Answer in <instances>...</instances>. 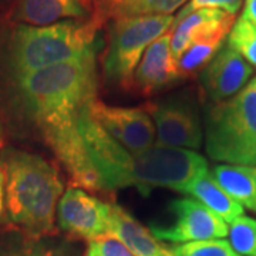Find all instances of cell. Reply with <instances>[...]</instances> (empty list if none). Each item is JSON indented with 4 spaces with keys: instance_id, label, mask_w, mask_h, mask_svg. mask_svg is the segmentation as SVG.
Here are the masks:
<instances>
[{
    "instance_id": "cell-1",
    "label": "cell",
    "mask_w": 256,
    "mask_h": 256,
    "mask_svg": "<svg viewBox=\"0 0 256 256\" xmlns=\"http://www.w3.org/2000/svg\"><path fill=\"white\" fill-rule=\"evenodd\" d=\"M97 53L12 80L18 107L63 165L72 186L90 192H102V185L82 140L80 118L97 98Z\"/></svg>"
},
{
    "instance_id": "cell-2",
    "label": "cell",
    "mask_w": 256,
    "mask_h": 256,
    "mask_svg": "<svg viewBox=\"0 0 256 256\" xmlns=\"http://www.w3.org/2000/svg\"><path fill=\"white\" fill-rule=\"evenodd\" d=\"M80 131L104 192L132 186L142 196L156 188L184 194L196 176L208 171L206 160L191 150L156 144L142 152H130L92 120L90 106L82 114Z\"/></svg>"
},
{
    "instance_id": "cell-3",
    "label": "cell",
    "mask_w": 256,
    "mask_h": 256,
    "mask_svg": "<svg viewBox=\"0 0 256 256\" xmlns=\"http://www.w3.org/2000/svg\"><path fill=\"white\" fill-rule=\"evenodd\" d=\"M3 202L8 224L30 236H53L57 205L64 194L57 166L16 146L0 148Z\"/></svg>"
},
{
    "instance_id": "cell-4",
    "label": "cell",
    "mask_w": 256,
    "mask_h": 256,
    "mask_svg": "<svg viewBox=\"0 0 256 256\" xmlns=\"http://www.w3.org/2000/svg\"><path fill=\"white\" fill-rule=\"evenodd\" d=\"M102 24L94 18L67 20L50 26L14 24L3 44L2 58L10 82L70 62L101 47Z\"/></svg>"
},
{
    "instance_id": "cell-5",
    "label": "cell",
    "mask_w": 256,
    "mask_h": 256,
    "mask_svg": "<svg viewBox=\"0 0 256 256\" xmlns=\"http://www.w3.org/2000/svg\"><path fill=\"white\" fill-rule=\"evenodd\" d=\"M204 142L214 161L256 166V77L229 100L206 106Z\"/></svg>"
},
{
    "instance_id": "cell-6",
    "label": "cell",
    "mask_w": 256,
    "mask_h": 256,
    "mask_svg": "<svg viewBox=\"0 0 256 256\" xmlns=\"http://www.w3.org/2000/svg\"><path fill=\"white\" fill-rule=\"evenodd\" d=\"M175 16H141L108 22L102 56L106 82L124 92L134 88V74L146 50L174 28Z\"/></svg>"
},
{
    "instance_id": "cell-7",
    "label": "cell",
    "mask_w": 256,
    "mask_h": 256,
    "mask_svg": "<svg viewBox=\"0 0 256 256\" xmlns=\"http://www.w3.org/2000/svg\"><path fill=\"white\" fill-rule=\"evenodd\" d=\"M142 107L154 122L158 146L191 151L201 148L204 124L192 92H176Z\"/></svg>"
},
{
    "instance_id": "cell-8",
    "label": "cell",
    "mask_w": 256,
    "mask_h": 256,
    "mask_svg": "<svg viewBox=\"0 0 256 256\" xmlns=\"http://www.w3.org/2000/svg\"><path fill=\"white\" fill-rule=\"evenodd\" d=\"M112 204L77 186H70L62 195L56 222L58 229L72 240H96L111 235Z\"/></svg>"
},
{
    "instance_id": "cell-9",
    "label": "cell",
    "mask_w": 256,
    "mask_h": 256,
    "mask_svg": "<svg viewBox=\"0 0 256 256\" xmlns=\"http://www.w3.org/2000/svg\"><path fill=\"white\" fill-rule=\"evenodd\" d=\"M168 210L172 220L165 225L152 224L150 229L160 242L181 245L228 236V224L194 198L175 200Z\"/></svg>"
},
{
    "instance_id": "cell-10",
    "label": "cell",
    "mask_w": 256,
    "mask_h": 256,
    "mask_svg": "<svg viewBox=\"0 0 256 256\" xmlns=\"http://www.w3.org/2000/svg\"><path fill=\"white\" fill-rule=\"evenodd\" d=\"M92 120L130 152H142L156 146V127L144 107H114L98 98L90 104Z\"/></svg>"
},
{
    "instance_id": "cell-11",
    "label": "cell",
    "mask_w": 256,
    "mask_h": 256,
    "mask_svg": "<svg viewBox=\"0 0 256 256\" xmlns=\"http://www.w3.org/2000/svg\"><path fill=\"white\" fill-rule=\"evenodd\" d=\"M252 74L254 67L225 44L200 74L202 98L210 104L229 100L246 86Z\"/></svg>"
},
{
    "instance_id": "cell-12",
    "label": "cell",
    "mask_w": 256,
    "mask_h": 256,
    "mask_svg": "<svg viewBox=\"0 0 256 256\" xmlns=\"http://www.w3.org/2000/svg\"><path fill=\"white\" fill-rule=\"evenodd\" d=\"M235 23V16L216 9H198L184 16H175L171 30V50L175 60L195 42L226 38Z\"/></svg>"
},
{
    "instance_id": "cell-13",
    "label": "cell",
    "mask_w": 256,
    "mask_h": 256,
    "mask_svg": "<svg viewBox=\"0 0 256 256\" xmlns=\"http://www.w3.org/2000/svg\"><path fill=\"white\" fill-rule=\"evenodd\" d=\"M171 30L150 44L138 64L132 90L142 96H151L181 82L171 50Z\"/></svg>"
},
{
    "instance_id": "cell-14",
    "label": "cell",
    "mask_w": 256,
    "mask_h": 256,
    "mask_svg": "<svg viewBox=\"0 0 256 256\" xmlns=\"http://www.w3.org/2000/svg\"><path fill=\"white\" fill-rule=\"evenodd\" d=\"M92 16V0H16L10 12V18L16 24L28 26H50Z\"/></svg>"
},
{
    "instance_id": "cell-15",
    "label": "cell",
    "mask_w": 256,
    "mask_h": 256,
    "mask_svg": "<svg viewBox=\"0 0 256 256\" xmlns=\"http://www.w3.org/2000/svg\"><path fill=\"white\" fill-rule=\"evenodd\" d=\"M0 256H80V250L72 239L36 238L13 228L0 232Z\"/></svg>"
},
{
    "instance_id": "cell-16",
    "label": "cell",
    "mask_w": 256,
    "mask_h": 256,
    "mask_svg": "<svg viewBox=\"0 0 256 256\" xmlns=\"http://www.w3.org/2000/svg\"><path fill=\"white\" fill-rule=\"evenodd\" d=\"M111 235L122 242L134 256H174L171 248L164 246L150 229L116 204H112Z\"/></svg>"
},
{
    "instance_id": "cell-17",
    "label": "cell",
    "mask_w": 256,
    "mask_h": 256,
    "mask_svg": "<svg viewBox=\"0 0 256 256\" xmlns=\"http://www.w3.org/2000/svg\"><path fill=\"white\" fill-rule=\"evenodd\" d=\"M190 0H92L94 16L101 24L141 16H171Z\"/></svg>"
},
{
    "instance_id": "cell-18",
    "label": "cell",
    "mask_w": 256,
    "mask_h": 256,
    "mask_svg": "<svg viewBox=\"0 0 256 256\" xmlns=\"http://www.w3.org/2000/svg\"><path fill=\"white\" fill-rule=\"evenodd\" d=\"M184 194L191 195L194 200L200 201L215 215L226 224H232L239 216L244 215V206L230 198L226 192L220 188L218 182L214 180L210 171L196 176L192 181Z\"/></svg>"
},
{
    "instance_id": "cell-19",
    "label": "cell",
    "mask_w": 256,
    "mask_h": 256,
    "mask_svg": "<svg viewBox=\"0 0 256 256\" xmlns=\"http://www.w3.org/2000/svg\"><path fill=\"white\" fill-rule=\"evenodd\" d=\"M210 175L230 198L256 214V166L215 165Z\"/></svg>"
},
{
    "instance_id": "cell-20",
    "label": "cell",
    "mask_w": 256,
    "mask_h": 256,
    "mask_svg": "<svg viewBox=\"0 0 256 256\" xmlns=\"http://www.w3.org/2000/svg\"><path fill=\"white\" fill-rule=\"evenodd\" d=\"M225 40L226 38H210L192 43L176 60V70L181 80L201 74L202 70L210 63V60L225 46Z\"/></svg>"
},
{
    "instance_id": "cell-21",
    "label": "cell",
    "mask_w": 256,
    "mask_h": 256,
    "mask_svg": "<svg viewBox=\"0 0 256 256\" xmlns=\"http://www.w3.org/2000/svg\"><path fill=\"white\" fill-rule=\"evenodd\" d=\"M228 46L238 52L256 70V26L245 18L235 20L228 36Z\"/></svg>"
},
{
    "instance_id": "cell-22",
    "label": "cell",
    "mask_w": 256,
    "mask_h": 256,
    "mask_svg": "<svg viewBox=\"0 0 256 256\" xmlns=\"http://www.w3.org/2000/svg\"><path fill=\"white\" fill-rule=\"evenodd\" d=\"M229 244L239 256H256V220L239 216L229 226Z\"/></svg>"
},
{
    "instance_id": "cell-23",
    "label": "cell",
    "mask_w": 256,
    "mask_h": 256,
    "mask_svg": "<svg viewBox=\"0 0 256 256\" xmlns=\"http://www.w3.org/2000/svg\"><path fill=\"white\" fill-rule=\"evenodd\" d=\"M171 252L174 256H239L225 239H210L174 245L171 248Z\"/></svg>"
},
{
    "instance_id": "cell-24",
    "label": "cell",
    "mask_w": 256,
    "mask_h": 256,
    "mask_svg": "<svg viewBox=\"0 0 256 256\" xmlns=\"http://www.w3.org/2000/svg\"><path fill=\"white\" fill-rule=\"evenodd\" d=\"M84 256H134L128 248L112 235L88 242Z\"/></svg>"
},
{
    "instance_id": "cell-25",
    "label": "cell",
    "mask_w": 256,
    "mask_h": 256,
    "mask_svg": "<svg viewBox=\"0 0 256 256\" xmlns=\"http://www.w3.org/2000/svg\"><path fill=\"white\" fill-rule=\"evenodd\" d=\"M245 0H190L176 16L188 14L194 10L198 9H216L226 12L232 16H236L238 12L242 8Z\"/></svg>"
},
{
    "instance_id": "cell-26",
    "label": "cell",
    "mask_w": 256,
    "mask_h": 256,
    "mask_svg": "<svg viewBox=\"0 0 256 256\" xmlns=\"http://www.w3.org/2000/svg\"><path fill=\"white\" fill-rule=\"evenodd\" d=\"M242 18L256 26V0H245L244 2V13Z\"/></svg>"
},
{
    "instance_id": "cell-27",
    "label": "cell",
    "mask_w": 256,
    "mask_h": 256,
    "mask_svg": "<svg viewBox=\"0 0 256 256\" xmlns=\"http://www.w3.org/2000/svg\"><path fill=\"white\" fill-rule=\"evenodd\" d=\"M4 225H8V220H6L4 202H3V176H2V171H0V229Z\"/></svg>"
},
{
    "instance_id": "cell-28",
    "label": "cell",
    "mask_w": 256,
    "mask_h": 256,
    "mask_svg": "<svg viewBox=\"0 0 256 256\" xmlns=\"http://www.w3.org/2000/svg\"><path fill=\"white\" fill-rule=\"evenodd\" d=\"M0 2H2V0H0Z\"/></svg>"
}]
</instances>
